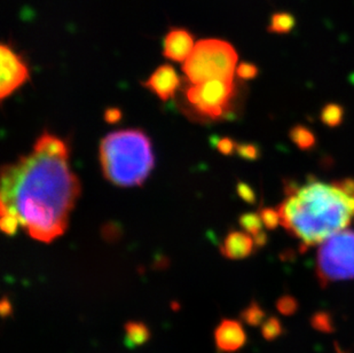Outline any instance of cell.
<instances>
[{"label":"cell","instance_id":"6da1fadb","mask_svg":"<svg viewBox=\"0 0 354 353\" xmlns=\"http://www.w3.org/2000/svg\"><path fill=\"white\" fill-rule=\"evenodd\" d=\"M0 210H13L35 240L50 242L67 230L80 194L67 160L34 153L3 169Z\"/></svg>","mask_w":354,"mask_h":353},{"label":"cell","instance_id":"7a4b0ae2","mask_svg":"<svg viewBox=\"0 0 354 353\" xmlns=\"http://www.w3.org/2000/svg\"><path fill=\"white\" fill-rule=\"evenodd\" d=\"M284 200L277 208L283 226L301 242V251L346 230L354 219V179L324 183L308 178L304 183L284 185Z\"/></svg>","mask_w":354,"mask_h":353},{"label":"cell","instance_id":"3957f363","mask_svg":"<svg viewBox=\"0 0 354 353\" xmlns=\"http://www.w3.org/2000/svg\"><path fill=\"white\" fill-rule=\"evenodd\" d=\"M102 172L116 186H140L155 164L151 141L140 130L108 134L100 145Z\"/></svg>","mask_w":354,"mask_h":353},{"label":"cell","instance_id":"277c9868","mask_svg":"<svg viewBox=\"0 0 354 353\" xmlns=\"http://www.w3.org/2000/svg\"><path fill=\"white\" fill-rule=\"evenodd\" d=\"M236 51L224 40H200L187 60L183 71L193 84L211 80H233L237 67Z\"/></svg>","mask_w":354,"mask_h":353},{"label":"cell","instance_id":"5b68a950","mask_svg":"<svg viewBox=\"0 0 354 353\" xmlns=\"http://www.w3.org/2000/svg\"><path fill=\"white\" fill-rule=\"evenodd\" d=\"M315 275L321 288L354 279V230H343L319 244Z\"/></svg>","mask_w":354,"mask_h":353},{"label":"cell","instance_id":"8992f818","mask_svg":"<svg viewBox=\"0 0 354 353\" xmlns=\"http://www.w3.org/2000/svg\"><path fill=\"white\" fill-rule=\"evenodd\" d=\"M234 93L233 80H211L194 84L188 89L186 97L194 111L217 120L230 113Z\"/></svg>","mask_w":354,"mask_h":353},{"label":"cell","instance_id":"52a82bcc","mask_svg":"<svg viewBox=\"0 0 354 353\" xmlns=\"http://www.w3.org/2000/svg\"><path fill=\"white\" fill-rule=\"evenodd\" d=\"M0 98L3 100L27 82L29 71L24 59L7 45L0 47Z\"/></svg>","mask_w":354,"mask_h":353},{"label":"cell","instance_id":"ba28073f","mask_svg":"<svg viewBox=\"0 0 354 353\" xmlns=\"http://www.w3.org/2000/svg\"><path fill=\"white\" fill-rule=\"evenodd\" d=\"M214 344L219 352L235 353L247 344L248 336L239 320L223 319L214 333Z\"/></svg>","mask_w":354,"mask_h":353},{"label":"cell","instance_id":"9c48e42d","mask_svg":"<svg viewBox=\"0 0 354 353\" xmlns=\"http://www.w3.org/2000/svg\"><path fill=\"white\" fill-rule=\"evenodd\" d=\"M145 87L156 94L160 100L167 101L174 97L180 87V78L174 68L164 64L151 73Z\"/></svg>","mask_w":354,"mask_h":353},{"label":"cell","instance_id":"30bf717a","mask_svg":"<svg viewBox=\"0 0 354 353\" xmlns=\"http://www.w3.org/2000/svg\"><path fill=\"white\" fill-rule=\"evenodd\" d=\"M194 37L185 29H172L164 38V57L185 62L194 50Z\"/></svg>","mask_w":354,"mask_h":353},{"label":"cell","instance_id":"8fae6325","mask_svg":"<svg viewBox=\"0 0 354 353\" xmlns=\"http://www.w3.org/2000/svg\"><path fill=\"white\" fill-rule=\"evenodd\" d=\"M254 237L247 232L233 230L225 237L224 244L221 247L223 256L228 260H244L254 251Z\"/></svg>","mask_w":354,"mask_h":353},{"label":"cell","instance_id":"7c38bea8","mask_svg":"<svg viewBox=\"0 0 354 353\" xmlns=\"http://www.w3.org/2000/svg\"><path fill=\"white\" fill-rule=\"evenodd\" d=\"M34 152L54 157V159H60V160L68 161V157H69L67 143L61 141L60 138L55 137L53 134H47V132L38 138L37 141L35 143Z\"/></svg>","mask_w":354,"mask_h":353},{"label":"cell","instance_id":"4fadbf2b","mask_svg":"<svg viewBox=\"0 0 354 353\" xmlns=\"http://www.w3.org/2000/svg\"><path fill=\"white\" fill-rule=\"evenodd\" d=\"M125 342L130 347H140L151 338V330L147 325L140 321H129L124 326Z\"/></svg>","mask_w":354,"mask_h":353},{"label":"cell","instance_id":"5bb4252c","mask_svg":"<svg viewBox=\"0 0 354 353\" xmlns=\"http://www.w3.org/2000/svg\"><path fill=\"white\" fill-rule=\"evenodd\" d=\"M289 137H290V141L301 150H312L317 143L315 134L308 127L301 125V124L295 125L291 129Z\"/></svg>","mask_w":354,"mask_h":353},{"label":"cell","instance_id":"9a60e30c","mask_svg":"<svg viewBox=\"0 0 354 353\" xmlns=\"http://www.w3.org/2000/svg\"><path fill=\"white\" fill-rule=\"evenodd\" d=\"M344 114V108L341 105L327 104L321 109L320 120L327 127H336L341 125Z\"/></svg>","mask_w":354,"mask_h":353},{"label":"cell","instance_id":"2e32d148","mask_svg":"<svg viewBox=\"0 0 354 353\" xmlns=\"http://www.w3.org/2000/svg\"><path fill=\"white\" fill-rule=\"evenodd\" d=\"M240 317L248 326H261L266 320V312L257 302L254 300L241 312Z\"/></svg>","mask_w":354,"mask_h":353},{"label":"cell","instance_id":"e0dca14e","mask_svg":"<svg viewBox=\"0 0 354 353\" xmlns=\"http://www.w3.org/2000/svg\"><path fill=\"white\" fill-rule=\"evenodd\" d=\"M261 336L268 342H274L277 338H280L283 335V323L277 317H268L265 320L261 328Z\"/></svg>","mask_w":354,"mask_h":353},{"label":"cell","instance_id":"ac0fdd59","mask_svg":"<svg viewBox=\"0 0 354 353\" xmlns=\"http://www.w3.org/2000/svg\"><path fill=\"white\" fill-rule=\"evenodd\" d=\"M312 328L324 334L334 333L335 328L334 319L331 317V314L326 311H317L315 314H312L310 319Z\"/></svg>","mask_w":354,"mask_h":353},{"label":"cell","instance_id":"d6986e66","mask_svg":"<svg viewBox=\"0 0 354 353\" xmlns=\"http://www.w3.org/2000/svg\"><path fill=\"white\" fill-rule=\"evenodd\" d=\"M240 225L243 228L244 232L250 234L251 237H254L256 234L261 232L263 228V221H261V215L259 213H243L240 217Z\"/></svg>","mask_w":354,"mask_h":353},{"label":"cell","instance_id":"ffe728a7","mask_svg":"<svg viewBox=\"0 0 354 353\" xmlns=\"http://www.w3.org/2000/svg\"><path fill=\"white\" fill-rule=\"evenodd\" d=\"M1 220H0V228L7 235H15L20 225V218L13 210H0Z\"/></svg>","mask_w":354,"mask_h":353},{"label":"cell","instance_id":"44dd1931","mask_svg":"<svg viewBox=\"0 0 354 353\" xmlns=\"http://www.w3.org/2000/svg\"><path fill=\"white\" fill-rule=\"evenodd\" d=\"M277 309L279 314H282L284 317H291L297 312L299 309V303L297 298L291 295H283L277 300Z\"/></svg>","mask_w":354,"mask_h":353},{"label":"cell","instance_id":"7402d4cb","mask_svg":"<svg viewBox=\"0 0 354 353\" xmlns=\"http://www.w3.org/2000/svg\"><path fill=\"white\" fill-rule=\"evenodd\" d=\"M259 215H261V221L268 230H275L279 225H281L280 213L277 209L264 208L261 209Z\"/></svg>","mask_w":354,"mask_h":353},{"label":"cell","instance_id":"603a6c76","mask_svg":"<svg viewBox=\"0 0 354 353\" xmlns=\"http://www.w3.org/2000/svg\"><path fill=\"white\" fill-rule=\"evenodd\" d=\"M236 153L248 161H256L261 157V150L254 143H237Z\"/></svg>","mask_w":354,"mask_h":353},{"label":"cell","instance_id":"cb8c5ba5","mask_svg":"<svg viewBox=\"0 0 354 353\" xmlns=\"http://www.w3.org/2000/svg\"><path fill=\"white\" fill-rule=\"evenodd\" d=\"M236 192L237 195H239L244 202H247V203L249 204L256 203L257 197H256V193H254V190L251 188L250 185H248V183H243V181H240V183H237Z\"/></svg>","mask_w":354,"mask_h":353},{"label":"cell","instance_id":"d4e9b609","mask_svg":"<svg viewBox=\"0 0 354 353\" xmlns=\"http://www.w3.org/2000/svg\"><path fill=\"white\" fill-rule=\"evenodd\" d=\"M236 75L239 78L244 80H252L258 75V69L254 64L242 62L236 68Z\"/></svg>","mask_w":354,"mask_h":353},{"label":"cell","instance_id":"484cf974","mask_svg":"<svg viewBox=\"0 0 354 353\" xmlns=\"http://www.w3.org/2000/svg\"><path fill=\"white\" fill-rule=\"evenodd\" d=\"M216 147L221 154L232 155V154H234V152H236L237 143L231 138H219L217 143H216Z\"/></svg>","mask_w":354,"mask_h":353},{"label":"cell","instance_id":"4316f807","mask_svg":"<svg viewBox=\"0 0 354 353\" xmlns=\"http://www.w3.org/2000/svg\"><path fill=\"white\" fill-rule=\"evenodd\" d=\"M122 116H123L122 110L118 109V108H114V107L108 108V109L104 111V120L109 124L118 123V122L122 120Z\"/></svg>","mask_w":354,"mask_h":353},{"label":"cell","instance_id":"83f0119b","mask_svg":"<svg viewBox=\"0 0 354 353\" xmlns=\"http://www.w3.org/2000/svg\"><path fill=\"white\" fill-rule=\"evenodd\" d=\"M0 312H1L3 317H7V316H10L12 314V305H10V302L7 297H3V300H1Z\"/></svg>","mask_w":354,"mask_h":353},{"label":"cell","instance_id":"f1b7e54d","mask_svg":"<svg viewBox=\"0 0 354 353\" xmlns=\"http://www.w3.org/2000/svg\"><path fill=\"white\" fill-rule=\"evenodd\" d=\"M252 237H254V244L258 247H264L265 244H268V234L265 233L264 230H261Z\"/></svg>","mask_w":354,"mask_h":353},{"label":"cell","instance_id":"f546056e","mask_svg":"<svg viewBox=\"0 0 354 353\" xmlns=\"http://www.w3.org/2000/svg\"><path fill=\"white\" fill-rule=\"evenodd\" d=\"M334 347H335V353H348V352H346V351L343 350V349H342L341 345H339V344H338L337 342H335Z\"/></svg>","mask_w":354,"mask_h":353}]
</instances>
